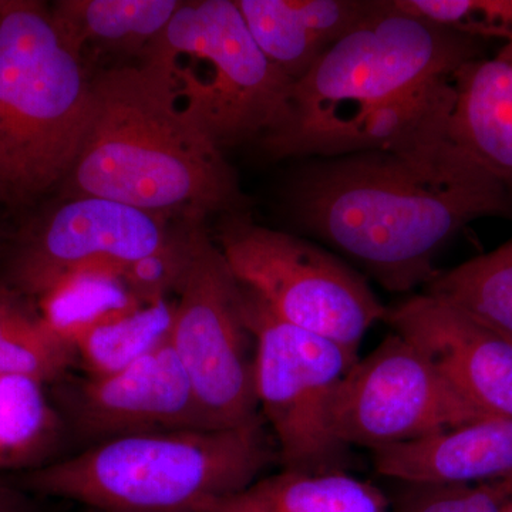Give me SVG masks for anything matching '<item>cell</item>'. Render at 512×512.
I'll use <instances>...</instances> for the list:
<instances>
[{
  "instance_id": "cell-26",
  "label": "cell",
  "mask_w": 512,
  "mask_h": 512,
  "mask_svg": "<svg viewBox=\"0 0 512 512\" xmlns=\"http://www.w3.org/2000/svg\"><path fill=\"white\" fill-rule=\"evenodd\" d=\"M0 512H36L28 495L0 480Z\"/></svg>"
},
{
  "instance_id": "cell-5",
  "label": "cell",
  "mask_w": 512,
  "mask_h": 512,
  "mask_svg": "<svg viewBox=\"0 0 512 512\" xmlns=\"http://www.w3.org/2000/svg\"><path fill=\"white\" fill-rule=\"evenodd\" d=\"M92 77L50 8L0 0V183L10 204L62 187L89 128Z\"/></svg>"
},
{
  "instance_id": "cell-16",
  "label": "cell",
  "mask_w": 512,
  "mask_h": 512,
  "mask_svg": "<svg viewBox=\"0 0 512 512\" xmlns=\"http://www.w3.org/2000/svg\"><path fill=\"white\" fill-rule=\"evenodd\" d=\"M448 136L512 194V43L454 72Z\"/></svg>"
},
{
  "instance_id": "cell-19",
  "label": "cell",
  "mask_w": 512,
  "mask_h": 512,
  "mask_svg": "<svg viewBox=\"0 0 512 512\" xmlns=\"http://www.w3.org/2000/svg\"><path fill=\"white\" fill-rule=\"evenodd\" d=\"M49 387L32 377L0 375V473L55 463L69 433Z\"/></svg>"
},
{
  "instance_id": "cell-24",
  "label": "cell",
  "mask_w": 512,
  "mask_h": 512,
  "mask_svg": "<svg viewBox=\"0 0 512 512\" xmlns=\"http://www.w3.org/2000/svg\"><path fill=\"white\" fill-rule=\"evenodd\" d=\"M397 8L461 35L512 43V0H393Z\"/></svg>"
},
{
  "instance_id": "cell-18",
  "label": "cell",
  "mask_w": 512,
  "mask_h": 512,
  "mask_svg": "<svg viewBox=\"0 0 512 512\" xmlns=\"http://www.w3.org/2000/svg\"><path fill=\"white\" fill-rule=\"evenodd\" d=\"M212 512H392V504L380 488L348 471L282 470L259 478Z\"/></svg>"
},
{
  "instance_id": "cell-28",
  "label": "cell",
  "mask_w": 512,
  "mask_h": 512,
  "mask_svg": "<svg viewBox=\"0 0 512 512\" xmlns=\"http://www.w3.org/2000/svg\"><path fill=\"white\" fill-rule=\"evenodd\" d=\"M500 512H512V498H510V500H508L507 503L503 505V508H501Z\"/></svg>"
},
{
  "instance_id": "cell-6",
  "label": "cell",
  "mask_w": 512,
  "mask_h": 512,
  "mask_svg": "<svg viewBox=\"0 0 512 512\" xmlns=\"http://www.w3.org/2000/svg\"><path fill=\"white\" fill-rule=\"evenodd\" d=\"M138 63L222 151L259 143L292 87L256 45L235 0L181 2Z\"/></svg>"
},
{
  "instance_id": "cell-3",
  "label": "cell",
  "mask_w": 512,
  "mask_h": 512,
  "mask_svg": "<svg viewBox=\"0 0 512 512\" xmlns=\"http://www.w3.org/2000/svg\"><path fill=\"white\" fill-rule=\"evenodd\" d=\"M478 39L379 2L293 83L278 123L261 138L272 160L339 156L360 121L417 84L480 57Z\"/></svg>"
},
{
  "instance_id": "cell-17",
  "label": "cell",
  "mask_w": 512,
  "mask_h": 512,
  "mask_svg": "<svg viewBox=\"0 0 512 512\" xmlns=\"http://www.w3.org/2000/svg\"><path fill=\"white\" fill-rule=\"evenodd\" d=\"M180 5L178 0H60L50 12L89 69L90 60L110 67L137 63Z\"/></svg>"
},
{
  "instance_id": "cell-21",
  "label": "cell",
  "mask_w": 512,
  "mask_h": 512,
  "mask_svg": "<svg viewBox=\"0 0 512 512\" xmlns=\"http://www.w3.org/2000/svg\"><path fill=\"white\" fill-rule=\"evenodd\" d=\"M76 360V350L50 330L36 302L0 282V375L53 386L69 375Z\"/></svg>"
},
{
  "instance_id": "cell-14",
  "label": "cell",
  "mask_w": 512,
  "mask_h": 512,
  "mask_svg": "<svg viewBox=\"0 0 512 512\" xmlns=\"http://www.w3.org/2000/svg\"><path fill=\"white\" fill-rule=\"evenodd\" d=\"M380 476L403 484L505 483L512 488V419L485 417L439 436L373 451Z\"/></svg>"
},
{
  "instance_id": "cell-29",
  "label": "cell",
  "mask_w": 512,
  "mask_h": 512,
  "mask_svg": "<svg viewBox=\"0 0 512 512\" xmlns=\"http://www.w3.org/2000/svg\"><path fill=\"white\" fill-rule=\"evenodd\" d=\"M3 248V237H2V231H0V251H2Z\"/></svg>"
},
{
  "instance_id": "cell-23",
  "label": "cell",
  "mask_w": 512,
  "mask_h": 512,
  "mask_svg": "<svg viewBox=\"0 0 512 512\" xmlns=\"http://www.w3.org/2000/svg\"><path fill=\"white\" fill-rule=\"evenodd\" d=\"M175 301L141 305L97 326L76 345L87 376L113 375L170 342Z\"/></svg>"
},
{
  "instance_id": "cell-11",
  "label": "cell",
  "mask_w": 512,
  "mask_h": 512,
  "mask_svg": "<svg viewBox=\"0 0 512 512\" xmlns=\"http://www.w3.org/2000/svg\"><path fill=\"white\" fill-rule=\"evenodd\" d=\"M170 222L175 221L104 198H64L20 235L3 282L36 301L82 269L110 268L123 275L168 244L177 225Z\"/></svg>"
},
{
  "instance_id": "cell-7",
  "label": "cell",
  "mask_w": 512,
  "mask_h": 512,
  "mask_svg": "<svg viewBox=\"0 0 512 512\" xmlns=\"http://www.w3.org/2000/svg\"><path fill=\"white\" fill-rule=\"evenodd\" d=\"M237 281L293 326L359 357L387 306L343 259L308 239L256 224L248 211L220 215L214 235Z\"/></svg>"
},
{
  "instance_id": "cell-13",
  "label": "cell",
  "mask_w": 512,
  "mask_h": 512,
  "mask_svg": "<svg viewBox=\"0 0 512 512\" xmlns=\"http://www.w3.org/2000/svg\"><path fill=\"white\" fill-rule=\"evenodd\" d=\"M383 322L412 342L484 417L512 419V340L443 299L417 293Z\"/></svg>"
},
{
  "instance_id": "cell-10",
  "label": "cell",
  "mask_w": 512,
  "mask_h": 512,
  "mask_svg": "<svg viewBox=\"0 0 512 512\" xmlns=\"http://www.w3.org/2000/svg\"><path fill=\"white\" fill-rule=\"evenodd\" d=\"M485 419L412 342L390 333L357 359L330 407L333 433L376 451L439 436Z\"/></svg>"
},
{
  "instance_id": "cell-22",
  "label": "cell",
  "mask_w": 512,
  "mask_h": 512,
  "mask_svg": "<svg viewBox=\"0 0 512 512\" xmlns=\"http://www.w3.org/2000/svg\"><path fill=\"white\" fill-rule=\"evenodd\" d=\"M424 289L512 340V239L450 271H440Z\"/></svg>"
},
{
  "instance_id": "cell-25",
  "label": "cell",
  "mask_w": 512,
  "mask_h": 512,
  "mask_svg": "<svg viewBox=\"0 0 512 512\" xmlns=\"http://www.w3.org/2000/svg\"><path fill=\"white\" fill-rule=\"evenodd\" d=\"M402 484L390 500L392 512H500L512 498L505 483Z\"/></svg>"
},
{
  "instance_id": "cell-20",
  "label": "cell",
  "mask_w": 512,
  "mask_h": 512,
  "mask_svg": "<svg viewBox=\"0 0 512 512\" xmlns=\"http://www.w3.org/2000/svg\"><path fill=\"white\" fill-rule=\"evenodd\" d=\"M50 330L76 350L97 326L143 305L116 269L89 268L67 275L36 299Z\"/></svg>"
},
{
  "instance_id": "cell-2",
  "label": "cell",
  "mask_w": 512,
  "mask_h": 512,
  "mask_svg": "<svg viewBox=\"0 0 512 512\" xmlns=\"http://www.w3.org/2000/svg\"><path fill=\"white\" fill-rule=\"evenodd\" d=\"M63 197L121 202L171 221L247 211L224 151L141 63L94 72L92 114Z\"/></svg>"
},
{
  "instance_id": "cell-12",
  "label": "cell",
  "mask_w": 512,
  "mask_h": 512,
  "mask_svg": "<svg viewBox=\"0 0 512 512\" xmlns=\"http://www.w3.org/2000/svg\"><path fill=\"white\" fill-rule=\"evenodd\" d=\"M50 387L67 433L87 448L136 434L211 429L171 342L113 375H67Z\"/></svg>"
},
{
  "instance_id": "cell-27",
  "label": "cell",
  "mask_w": 512,
  "mask_h": 512,
  "mask_svg": "<svg viewBox=\"0 0 512 512\" xmlns=\"http://www.w3.org/2000/svg\"><path fill=\"white\" fill-rule=\"evenodd\" d=\"M0 202H8L10 204L8 192H6L2 183H0Z\"/></svg>"
},
{
  "instance_id": "cell-15",
  "label": "cell",
  "mask_w": 512,
  "mask_h": 512,
  "mask_svg": "<svg viewBox=\"0 0 512 512\" xmlns=\"http://www.w3.org/2000/svg\"><path fill=\"white\" fill-rule=\"evenodd\" d=\"M249 32L289 82L296 83L379 2L367 0H235Z\"/></svg>"
},
{
  "instance_id": "cell-9",
  "label": "cell",
  "mask_w": 512,
  "mask_h": 512,
  "mask_svg": "<svg viewBox=\"0 0 512 512\" xmlns=\"http://www.w3.org/2000/svg\"><path fill=\"white\" fill-rule=\"evenodd\" d=\"M204 222H188L170 342L211 429H228L259 414L255 342L242 315L241 286Z\"/></svg>"
},
{
  "instance_id": "cell-4",
  "label": "cell",
  "mask_w": 512,
  "mask_h": 512,
  "mask_svg": "<svg viewBox=\"0 0 512 512\" xmlns=\"http://www.w3.org/2000/svg\"><path fill=\"white\" fill-rule=\"evenodd\" d=\"M278 451L259 413L228 429L136 434L30 471L35 493L99 512H212L254 484Z\"/></svg>"
},
{
  "instance_id": "cell-8",
  "label": "cell",
  "mask_w": 512,
  "mask_h": 512,
  "mask_svg": "<svg viewBox=\"0 0 512 512\" xmlns=\"http://www.w3.org/2000/svg\"><path fill=\"white\" fill-rule=\"evenodd\" d=\"M241 286V308L255 342L259 413L274 433L282 470L336 473L355 464L352 447L335 436L330 407L359 357L332 340L293 326Z\"/></svg>"
},
{
  "instance_id": "cell-1",
  "label": "cell",
  "mask_w": 512,
  "mask_h": 512,
  "mask_svg": "<svg viewBox=\"0 0 512 512\" xmlns=\"http://www.w3.org/2000/svg\"><path fill=\"white\" fill-rule=\"evenodd\" d=\"M284 204L296 227L399 293L426 288L448 242L478 218L511 212L512 194L446 136L308 158L289 178Z\"/></svg>"
}]
</instances>
